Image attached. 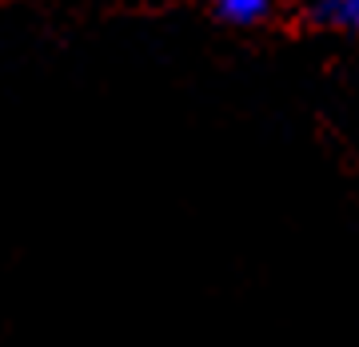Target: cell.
Instances as JSON below:
<instances>
[{
    "instance_id": "cell-1",
    "label": "cell",
    "mask_w": 359,
    "mask_h": 347,
    "mask_svg": "<svg viewBox=\"0 0 359 347\" xmlns=\"http://www.w3.org/2000/svg\"><path fill=\"white\" fill-rule=\"evenodd\" d=\"M304 16H308V25L320 28V32L351 36L359 28V0H308Z\"/></svg>"
},
{
    "instance_id": "cell-2",
    "label": "cell",
    "mask_w": 359,
    "mask_h": 347,
    "mask_svg": "<svg viewBox=\"0 0 359 347\" xmlns=\"http://www.w3.org/2000/svg\"><path fill=\"white\" fill-rule=\"evenodd\" d=\"M212 16L228 28H259L276 13V0H208Z\"/></svg>"
}]
</instances>
